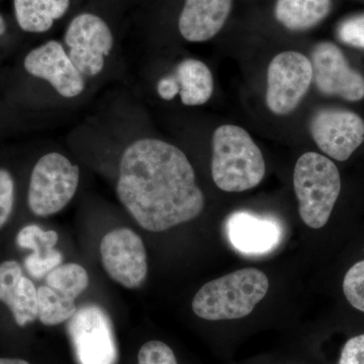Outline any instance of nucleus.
<instances>
[{
  "mask_svg": "<svg viewBox=\"0 0 364 364\" xmlns=\"http://www.w3.org/2000/svg\"><path fill=\"white\" fill-rule=\"evenodd\" d=\"M313 81L322 95L348 102L364 98V76L352 68L338 46L318 43L312 52Z\"/></svg>",
  "mask_w": 364,
  "mask_h": 364,
  "instance_id": "9b49d317",
  "label": "nucleus"
},
{
  "mask_svg": "<svg viewBox=\"0 0 364 364\" xmlns=\"http://www.w3.org/2000/svg\"><path fill=\"white\" fill-rule=\"evenodd\" d=\"M269 282L256 268H244L208 282L193 301L198 317L208 321L246 317L267 296Z\"/></svg>",
  "mask_w": 364,
  "mask_h": 364,
  "instance_id": "7ed1b4c3",
  "label": "nucleus"
},
{
  "mask_svg": "<svg viewBox=\"0 0 364 364\" xmlns=\"http://www.w3.org/2000/svg\"><path fill=\"white\" fill-rule=\"evenodd\" d=\"M343 291L349 304L364 313V260L355 263L345 274Z\"/></svg>",
  "mask_w": 364,
  "mask_h": 364,
  "instance_id": "4be33fe9",
  "label": "nucleus"
},
{
  "mask_svg": "<svg viewBox=\"0 0 364 364\" xmlns=\"http://www.w3.org/2000/svg\"><path fill=\"white\" fill-rule=\"evenodd\" d=\"M228 239L239 252L261 255L270 252L282 239V227L272 218L248 212L234 213L228 218Z\"/></svg>",
  "mask_w": 364,
  "mask_h": 364,
  "instance_id": "ddd939ff",
  "label": "nucleus"
},
{
  "mask_svg": "<svg viewBox=\"0 0 364 364\" xmlns=\"http://www.w3.org/2000/svg\"><path fill=\"white\" fill-rule=\"evenodd\" d=\"M14 11L21 30L44 33L68 11L70 0H14Z\"/></svg>",
  "mask_w": 364,
  "mask_h": 364,
  "instance_id": "6ab92c4d",
  "label": "nucleus"
},
{
  "mask_svg": "<svg viewBox=\"0 0 364 364\" xmlns=\"http://www.w3.org/2000/svg\"><path fill=\"white\" fill-rule=\"evenodd\" d=\"M138 364H178L176 354L168 345L153 340L141 347Z\"/></svg>",
  "mask_w": 364,
  "mask_h": 364,
  "instance_id": "5701e85b",
  "label": "nucleus"
},
{
  "mask_svg": "<svg viewBox=\"0 0 364 364\" xmlns=\"http://www.w3.org/2000/svg\"><path fill=\"white\" fill-rule=\"evenodd\" d=\"M77 312L75 301L55 291L48 286L38 289V318L42 324L56 326L70 320Z\"/></svg>",
  "mask_w": 364,
  "mask_h": 364,
  "instance_id": "aec40b11",
  "label": "nucleus"
},
{
  "mask_svg": "<svg viewBox=\"0 0 364 364\" xmlns=\"http://www.w3.org/2000/svg\"><path fill=\"white\" fill-rule=\"evenodd\" d=\"M14 182L6 169H0V229L6 225L13 212Z\"/></svg>",
  "mask_w": 364,
  "mask_h": 364,
  "instance_id": "393cba45",
  "label": "nucleus"
},
{
  "mask_svg": "<svg viewBox=\"0 0 364 364\" xmlns=\"http://www.w3.org/2000/svg\"><path fill=\"white\" fill-rule=\"evenodd\" d=\"M339 364H364V334L353 337L345 343Z\"/></svg>",
  "mask_w": 364,
  "mask_h": 364,
  "instance_id": "a878e982",
  "label": "nucleus"
},
{
  "mask_svg": "<svg viewBox=\"0 0 364 364\" xmlns=\"http://www.w3.org/2000/svg\"><path fill=\"white\" fill-rule=\"evenodd\" d=\"M173 75L179 86L182 104L202 105L208 102L214 91V79L210 68L196 59H186L176 66Z\"/></svg>",
  "mask_w": 364,
  "mask_h": 364,
  "instance_id": "f3484780",
  "label": "nucleus"
},
{
  "mask_svg": "<svg viewBox=\"0 0 364 364\" xmlns=\"http://www.w3.org/2000/svg\"><path fill=\"white\" fill-rule=\"evenodd\" d=\"M6 21H4V18H2V16H0V36L4 35V33H6Z\"/></svg>",
  "mask_w": 364,
  "mask_h": 364,
  "instance_id": "c85d7f7f",
  "label": "nucleus"
},
{
  "mask_svg": "<svg viewBox=\"0 0 364 364\" xmlns=\"http://www.w3.org/2000/svg\"><path fill=\"white\" fill-rule=\"evenodd\" d=\"M157 90L160 97L163 100H173L177 95H179V86L176 76L171 74V75H167L160 79L159 82H158Z\"/></svg>",
  "mask_w": 364,
  "mask_h": 364,
  "instance_id": "bb28decb",
  "label": "nucleus"
},
{
  "mask_svg": "<svg viewBox=\"0 0 364 364\" xmlns=\"http://www.w3.org/2000/svg\"><path fill=\"white\" fill-rule=\"evenodd\" d=\"M23 65L28 74L48 81L62 97H75L85 90L82 74L57 41H49L32 50Z\"/></svg>",
  "mask_w": 364,
  "mask_h": 364,
  "instance_id": "f8f14e48",
  "label": "nucleus"
},
{
  "mask_svg": "<svg viewBox=\"0 0 364 364\" xmlns=\"http://www.w3.org/2000/svg\"><path fill=\"white\" fill-rule=\"evenodd\" d=\"M80 170L68 158L53 152L41 158L33 167L28 186V207L33 214H57L70 203L79 184Z\"/></svg>",
  "mask_w": 364,
  "mask_h": 364,
  "instance_id": "39448f33",
  "label": "nucleus"
},
{
  "mask_svg": "<svg viewBox=\"0 0 364 364\" xmlns=\"http://www.w3.org/2000/svg\"><path fill=\"white\" fill-rule=\"evenodd\" d=\"M0 301L11 309L21 327L38 318V289L23 277L16 261H4L0 264Z\"/></svg>",
  "mask_w": 364,
  "mask_h": 364,
  "instance_id": "2eb2a0df",
  "label": "nucleus"
},
{
  "mask_svg": "<svg viewBox=\"0 0 364 364\" xmlns=\"http://www.w3.org/2000/svg\"><path fill=\"white\" fill-rule=\"evenodd\" d=\"M313 82L311 60L301 53H279L267 69V105L277 116H286L301 104Z\"/></svg>",
  "mask_w": 364,
  "mask_h": 364,
  "instance_id": "423d86ee",
  "label": "nucleus"
},
{
  "mask_svg": "<svg viewBox=\"0 0 364 364\" xmlns=\"http://www.w3.org/2000/svg\"><path fill=\"white\" fill-rule=\"evenodd\" d=\"M117 193L136 222L154 233L196 219L205 208L186 155L157 139L136 141L124 150Z\"/></svg>",
  "mask_w": 364,
  "mask_h": 364,
  "instance_id": "f257e3e1",
  "label": "nucleus"
},
{
  "mask_svg": "<svg viewBox=\"0 0 364 364\" xmlns=\"http://www.w3.org/2000/svg\"><path fill=\"white\" fill-rule=\"evenodd\" d=\"M79 364H116L119 352L111 318L97 305L83 306L67 325Z\"/></svg>",
  "mask_w": 364,
  "mask_h": 364,
  "instance_id": "0eeeda50",
  "label": "nucleus"
},
{
  "mask_svg": "<svg viewBox=\"0 0 364 364\" xmlns=\"http://www.w3.org/2000/svg\"><path fill=\"white\" fill-rule=\"evenodd\" d=\"M0 364H30L23 359L0 358Z\"/></svg>",
  "mask_w": 364,
  "mask_h": 364,
  "instance_id": "cd10ccee",
  "label": "nucleus"
},
{
  "mask_svg": "<svg viewBox=\"0 0 364 364\" xmlns=\"http://www.w3.org/2000/svg\"><path fill=\"white\" fill-rule=\"evenodd\" d=\"M232 4L233 0H186L178 20L182 37L193 43L213 39L226 23Z\"/></svg>",
  "mask_w": 364,
  "mask_h": 364,
  "instance_id": "4468645a",
  "label": "nucleus"
},
{
  "mask_svg": "<svg viewBox=\"0 0 364 364\" xmlns=\"http://www.w3.org/2000/svg\"><path fill=\"white\" fill-rule=\"evenodd\" d=\"M338 37L345 44L364 49V14L352 16L340 23Z\"/></svg>",
  "mask_w": 364,
  "mask_h": 364,
  "instance_id": "b1692460",
  "label": "nucleus"
},
{
  "mask_svg": "<svg viewBox=\"0 0 364 364\" xmlns=\"http://www.w3.org/2000/svg\"><path fill=\"white\" fill-rule=\"evenodd\" d=\"M294 188L303 222L312 229L326 226L341 191L335 163L318 153L301 155L294 167Z\"/></svg>",
  "mask_w": 364,
  "mask_h": 364,
  "instance_id": "20e7f679",
  "label": "nucleus"
},
{
  "mask_svg": "<svg viewBox=\"0 0 364 364\" xmlns=\"http://www.w3.org/2000/svg\"><path fill=\"white\" fill-rule=\"evenodd\" d=\"M264 176V158L247 132L233 124H224L215 131L212 176L218 188L242 193L257 186Z\"/></svg>",
  "mask_w": 364,
  "mask_h": 364,
  "instance_id": "f03ea898",
  "label": "nucleus"
},
{
  "mask_svg": "<svg viewBox=\"0 0 364 364\" xmlns=\"http://www.w3.org/2000/svg\"><path fill=\"white\" fill-rule=\"evenodd\" d=\"M331 0H277L275 18L291 31L312 28L327 18Z\"/></svg>",
  "mask_w": 364,
  "mask_h": 364,
  "instance_id": "a211bd4d",
  "label": "nucleus"
},
{
  "mask_svg": "<svg viewBox=\"0 0 364 364\" xmlns=\"http://www.w3.org/2000/svg\"><path fill=\"white\" fill-rule=\"evenodd\" d=\"M68 55L82 75L97 76L114 46L109 26L100 16L81 14L71 21L65 33Z\"/></svg>",
  "mask_w": 364,
  "mask_h": 364,
  "instance_id": "6e6552de",
  "label": "nucleus"
},
{
  "mask_svg": "<svg viewBox=\"0 0 364 364\" xmlns=\"http://www.w3.org/2000/svg\"><path fill=\"white\" fill-rule=\"evenodd\" d=\"M46 282L48 287L61 296L75 301L88 287L90 277L81 265L67 263L48 273Z\"/></svg>",
  "mask_w": 364,
  "mask_h": 364,
  "instance_id": "412c9836",
  "label": "nucleus"
},
{
  "mask_svg": "<svg viewBox=\"0 0 364 364\" xmlns=\"http://www.w3.org/2000/svg\"><path fill=\"white\" fill-rule=\"evenodd\" d=\"M58 234L44 231L37 225H28L18 232L16 243L21 248L30 249L33 254L26 258L25 267L35 279H42L54 268L61 265L63 255L55 249Z\"/></svg>",
  "mask_w": 364,
  "mask_h": 364,
  "instance_id": "dca6fc26",
  "label": "nucleus"
},
{
  "mask_svg": "<svg viewBox=\"0 0 364 364\" xmlns=\"http://www.w3.org/2000/svg\"><path fill=\"white\" fill-rule=\"evenodd\" d=\"M310 132L323 153L337 161H346L363 143L364 121L355 112L325 107L314 114Z\"/></svg>",
  "mask_w": 364,
  "mask_h": 364,
  "instance_id": "9d476101",
  "label": "nucleus"
},
{
  "mask_svg": "<svg viewBox=\"0 0 364 364\" xmlns=\"http://www.w3.org/2000/svg\"><path fill=\"white\" fill-rule=\"evenodd\" d=\"M100 256L105 272L127 289H136L147 277V254L141 237L127 228L116 229L102 238Z\"/></svg>",
  "mask_w": 364,
  "mask_h": 364,
  "instance_id": "1a4fd4ad",
  "label": "nucleus"
}]
</instances>
